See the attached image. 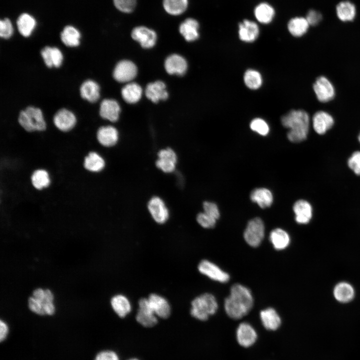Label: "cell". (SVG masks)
<instances>
[{"mask_svg":"<svg viewBox=\"0 0 360 360\" xmlns=\"http://www.w3.org/2000/svg\"><path fill=\"white\" fill-rule=\"evenodd\" d=\"M254 298L250 290L244 286L235 284L224 302V310L231 318L238 320L246 315L252 308Z\"/></svg>","mask_w":360,"mask_h":360,"instance_id":"cell-1","label":"cell"},{"mask_svg":"<svg viewBox=\"0 0 360 360\" xmlns=\"http://www.w3.org/2000/svg\"><path fill=\"white\" fill-rule=\"evenodd\" d=\"M282 124L288 129V140L293 143H300L306 140L310 131V117L302 110H292L280 118Z\"/></svg>","mask_w":360,"mask_h":360,"instance_id":"cell-2","label":"cell"},{"mask_svg":"<svg viewBox=\"0 0 360 360\" xmlns=\"http://www.w3.org/2000/svg\"><path fill=\"white\" fill-rule=\"evenodd\" d=\"M218 308L217 300L211 294L204 293L196 298L192 302L190 314L200 320H206L214 314Z\"/></svg>","mask_w":360,"mask_h":360,"instance_id":"cell-3","label":"cell"},{"mask_svg":"<svg viewBox=\"0 0 360 360\" xmlns=\"http://www.w3.org/2000/svg\"><path fill=\"white\" fill-rule=\"evenodd\" d=\"M18 122L28 132L44 131L46 128L41 110L32 106H28L20 112Z\"/></svg>","mask_w":360,"mask_h":360,"instance_id":"cell-4","label":"cell"},{"mask_svg":"<svg viewBox=\"0 0 360 360\" xmlns=\"http://www.w3.org/2000/svg\"><path fill=\"white\" fill-rule=\"evenodd\" d=\"M332 294L333 298L337 303L348 304L355 300L356 290L350 282L342 280L336 282L332 286Z\"/></svg>","mask_w":360,"mask_h":360,"instance_id":"cell-5","label":"cell"},{"mask_svg":"<svg viewBox=\"0 0 360 360\" xmlns=\"http://www.w3.org/2000/svg\"><path fill=\"white\" fill-rule=\"evenodd\" d=\"M264 236V225L259 218L250 220L244 232V238L246 242L250 246H259Z\"/></svg>","mask_w":360,"mask_h":360,"instance_id":"cell-6","label":"cell"},{"mask_svg":"<svg viewBox=\"0 0 360 360\" xmlns=\"http://www.w3.org/2000/svg\"><path fill=\"white\" fill-rule=\"evenodd\" d=\"M292 210L294 220L299 224L307 225L312 221L314 216V208L312 204L306 200L298 199L293 204Z\"/></svg>","mask_w":360,"mask_h":360,"instance_id":"cell-7","label":"cell"},{"mask_svg":"<svg viewBox=\"0 0 360 360\" xmlns=\"http://www.w3.org/2000/svg\"><path fill=\"white\" fill-rule=\"evenodd\" d=\"M136 320L140 324L147 328L152 327L157 324L158 316L152 309L148 298L140 300Z\"/></svg>","mask_w":360,"mask_h":360,"instance_id":"cell-8","label":"cell"},{"mask_svg":"<svg viewBox=\"0 0 360 360\" xmlns=\"http://www.w3.org/2000/svg\"><path fill=\"white\" fill-rule=\"evenodd\" d=\"M238 33L241 41L246 43H252L258 38L260 30L257 22L246 18L238 23Z\"/></svg>","mask_w":360,"mask_h":360,"instance_id":"cell-9","label":"cell"},{"mask_svg":"<svg viewBox=\"0 0 360 360\" xmlns=\"http://www.w3.org/2000/svg\"><path fill=\"white\" fill-rule=\"evenodd\" d=\"M198 270L202 274L220 282H227L230 278V275L227 272L208 260H202L198 266Z\"/></svg>","mask_w":360,"mask_h":360,"instance_id":"cell-10","label":"cell"},{"mask_svg":"<svg viewBox=\"0 0 360 360\" xmlns=\"http://www.w3.org/2000/svg\"><path fill=\"white\" fill-rule=\"evenodd\" d=\"M313 89L318 100L322 102H328L334 97V88L331 82L324 76L317 78L313 84Z\"/></svg>","mask_w":360,"mask_h":360,"instance_id":"cell-11","label":"cell"},{"mask_svg":"<svg viewBox=\"0 0 360 360\" xmlns=\"http://www.w3.org/2000/svg\"><path fill=\"white\" fill-rule=\"evenodd\" d=\"M137 74L136 66L132 62L123 60L118 62L114 68L113 76L120 82H128L132 80Z\"/></svg>","mask_w":360,"mask_h":360,"instance_id":"cell-12","label":"cell"},{"mask_svg":"<svg viewBox=\"0 0 360 360\" xmlns=\"http://www.w3.org/2000/svg\"><path fill=\"white\" fill-rule=\"evenodd\" d=\"M132 38L146 48L153 47L156 42V34L154 30L144 26L134 28L132 31Z\"/></svg>","mask_w":360,"mask_h":360,"instance_id":"cell-13","label":"cell"},{"mask_svg":"<svg viewBox=\"0 0 360 360\" xmlns=\"http://www.w3.org/2000/svg\"><path fill=\"white\" fill-rule=\"evenodd\" d=\"M53 122L59 130L66 132L74 128L76 122V118L72 112L62 108L56 112L53 118Z\"/></svg>","mask_w":360,"mask_h":360,"instance_id":"cell-14","label":"cell"},{"mask_svg":"<svg viewBox=\"0 0 360 360\" xmlns=\"http://www.w3.org/2000/svg\"><path fill=\"white\" fill-rule=\"evenodd\" d=\"M335 12L337 18L340 22H352L356 18L357 8L352 1L342 0L336 4Z\"/></svg>","mask_w":360,"mask_h":360,"instance_id":"cell-15","label":"cell"},{"mask_svg":"<svg viewBox=\"0 0 360 360\" xmlns=\"http://www.w3.org/2000/svg\"><path fill=\"white\" fill-rule=\"evenodd\" d=\"M312 128L314 132L320 136L325 134L334 125V120L328 113L318 111L314 115L312 119Z\"/></svg>","mask_w":360,"mask_h":360,"instance_id":"cell-16","label":"cell"},{"mask_svg":"<svg viewBox=\"0 0 360 360\" xmlns=\"http://www.w3.org/2000/svg\"><path fill=\"white\" fill-rule=\"evenodd\" d=\"M148 210L153 219L158 224L164 223L168 218V211L159 197L152 198L148 203Z\"/></svg>","mask_w":360,"mask_h":360,"instance_id":"cell-17","label":"cell"},{"mask_svg":"<svg viewBox=\"0 0 360 360\" xmlns=\"http://www.w3.org/2000/svg\"><path fill=\"white\" fill-rule=\"evenodd\" d=\"M158 158L156 162V166L164 172L174 171L176 163V155L170 148L160 150L158 153Z\"/></svg>","mask_w":360,"mask_h":360,"instance_id":"cell-18","label":"cell"},{"mask_svg":"<svg viewBox=\"0 0 360 360\" xmlns=\"http://www.w3.org/2000/svg\"><path fill=\"white\" fill-rule=\"evenodd\" d=\"M238 343L244 347H249L256 341L257 334L254 328L248 322H242L236 330Z\"/></svg>","mask_w":360,"mask_h":360,"instance_id":"cell-19","label":"cell"},{"mask_svg":"<svg viewBox=\"0 0 360 360\" xmlns=\"http://www.w3.org/2000/svg\"><path fill=\"white\" fill-rule=\"evenodd\" d=\"M254 16L256 21L262 24L271 23L276 15L274 8L270 4L263 2L256 6L254 9Z\"/></svg>","mask_w":360,"mask_h":360,"instance_id":"cell-20","label":"cell"},{"mask_svg":"<svg viewBox=\"0 0 360 360\" xmlns=\"http://www.w3.org/2000/svg\"><path fill=\"white\" fill-rule=\"evenodd\" d=\"M164 68L166 72L170 74L182 76L186 71L188 64L183 57L174 54L166 58L164 62Z\"/></svg>","mask_w":360,"mask_h":360,"instance_id":"cell-21","label":"cell"},{"mask_svg":"<svg viewBox=\"0 0 360 360\" xmlns=\"http://www.w3.org/2000/svg\"><path fill=\"white\" fill-rule=\"evenodd\" d=\"M148 300L156 315L162 318H168L171 312L168 300L164 297L155 294H150Z\"/></svg>","mask_w":360,"mask_h":360,"instance_id":"cell-22","label":"cell"},{"mask_svg":"<svg viewBox=\"0 0 360 360\" xmlns=\"http://www.w3.org/2000/svg\"><path fill=\"white\" fill-rule=\"evenodd\" d=\"M120 110V106L116 100L104 99L100 105V114L104 119L115 122L118 119Z\"/></svg>","mask_w":360,"mask_h":360,"instance_id":"cell-23","label":"cell"},{"mask_svg":"<svg viewBox=\"0 0 360 360\" xmlns=\"http://www.w3.org/2000/svg\"><path fill=\"white\" fill-rule=\"evenodd\" d=\"M166 88L164 82L158 80L147 85L145 94L148 98L156 103L160 100H166L168 98V93Z\"/></svg>","mask_w":360,"mask_h":360,"instance_id":"cell-24","label":"cell"},{"mask_svg":"<svg viewBox=\"0 0 360 360\" xmlns=\"http://www.w3.org/2000/svg\"><path fill=\"white\" fill-rule=\"evenodd\" d=\"M96 138L99 143L104 146L111 147L118 140V132L112 126H102L97 131Z\"/></svg>","mask_w":360,"mask_h":360,"instance_id":"cell-25","label":"cell"},{"mask_svg":"<svg viewBox=\"0 0 360 360\" xmlns=\"http://www.w3.org/2000/svg\"><path fill=\"white\" fill-rule=\"evenodd\" d=\"M199 23L196 20L188 18L180 24L179 30L186 41L192 42L199 38Z\"/></svg>","mask_w":360,"mask_h":360,"instance_id":"cell-26","label":"cell"},{"mask_svg":"<svg viewBox=\"0 0 360 360\" xmlns=\"http://www.w3.org/2000/svg\"><path fill=\"white\" fill-rule=\"evenodd\" d=\"M40 54L45 64L48 68H59L62 64L63 56L58 48L45 46L41 50Z\"/></svg>","mask_w":360,"mask_h":360,"instance_id":"cell-27","label":"cell"},{"mask_svg":"<svg viewBox=\"0 0 360 360\" xmlns=\"http://www.w3.org/2000/svg\"><path fill=\"white\" fill-rule=\"evenodd\" d=\"M306 18L296 16L290 18L287 23V28L289 33L295 38H300L304 35L310 28Z\"/></svg>","mask_w":360,"mask_h":360,"instance_id":"cell-28","label":"cell"},{"mask_svg":"<svg viewBox=\"0 0 360 360\" xmlns=\"http://www.w3.org/2000/svg\"><path fill=\"white\" fill-rule=\"evenodd\" d=\"M80 90L81 97L91 103L96 102L100 98V86L93 80H85L81 84Z\"/></svg>","mask_w":360,"mask_h":360,"instance_id":"cell-29","label":"cell"},{"mask_svg":"<svg viewBox=\"0 0 360 360\" xmlns=\"http://www.w3.org/2000/svg\"><path fill=\"white\" fill-rule=\"evenodd\" d=\"M260 318L264 326L268 330H277L281 324V319L276 311L268 308L260 312Z\"/></svg>","mask_w":360,"mask_h":360,"instance_id":"cell-30","label":"cell"},{"mask_svg":"<svg viewBox=\"0 0 360 360\" xmlns=\"http://www.w3.org/2000/svg\"><path fill=\"white\" fill-rule=\"evenodd\" d=\"M16 25L20 34L24 37H28L35 29L36 21L32 16L24 12L18 16Z\"/></svg>","mask_w":360,"mask_h":360,"instance_id":"cell-31","label":"cell"},{"mask_svg":"<svg viewBox=\"0 0 360 360\" xmlns=\"http://www.w3.org/2000/svg\"><path fill=\"white\" fill-rule=\"evenodd\" d=\"M270 240L276 250H282L290 244V238L288 234L280 228L273 230L270 234Z\"/></svg>","mask_w":360,"mask_h":360,"instance_id":"cell-32","label":"cell"},{"mask_svg":"<svg viewBox=\"0 0 360 360\" xmlns=\"http://www.w3.org/2000/svg\"><path fill=\"white\" fill-rule=\"evenodd\" d=\"M250 198L252 201L256 202L262 208L270 206L273 202L272 192L266 188L254 189L252 192Z\"/></svg>","mask_w":360,"mask_h":360,"instance_id":"cell-33","label":"cell"},{"mask_svg":"<svg viewBox=\"0 0 360 360\" xmlns=\"http://www.w3.org/2000/svg\"><path fill=\"white\" fill-rule=\"evenodd\" d=\"M81 34L80 31L71 25L66 26L60 33L62 42L67 46L76 47L80 44Z\"/></svg>","mask_w":360,"mask_h":360,"instance_id":"cell-34","label":"cell"},{"mask_svg":"<svg viewBox=\"0 0 360 360\" xmlns=\"http://www.w3.org/2000/svg\"><path fill=\"white\" fill-rule=\"evenodd\" d=\"M113 310L120 318L126 316L131 311V305L128 298L122 294L113 296L110 301Z\"/></svg>","mask_w":360,"mask_h":360,"instance_id":"cell-35","label":"cell"},{"mask_svg":"<svg viewBox=\"0 0 360 360\" xmlns=\"http://www.w3.org/2000/svg\"><path fill=\"white\" fill-rule=\"evenodd\" d=\"M142 88L136 83L130 82L126 84L122 90L124 100L130 104L138 102L142 97Z\"/></svg>","mask_w":360,"mask_h":360,"instance_id":"cell-36","label":"cell"},{"mask_svg":"<svg viewBox=\"0 0 360 360\" xmlns=\"http://www.w3.org/2000/svg\"><path fill=\"white\" fill-rule=\"evenodd\" d=\"M84 166L87 170L90 172H100L104 169L105 162L97 152H91L84 158Z\"/></svg>","mask_w":360,"mask_h":360,"instance_id":"cell-37","label":"cell"},{"mask_svg":"<svg viewBox=\"0 0 360 360\" xmlns=\"http://www.w3.org/2000/svg\"><path fill=\"white\" fill-rule=\"evenodd\" d=\"M243 80L245 86L251 90L259 89L263 84L260 72L252 68L248 69L244 72Z\"/></svg>","mask_w":360,"mask_h":360,"instance_id":"cell-38","label":"cell"},{"mask_svg":"<svg viewBox=\"0 0 360 360\" xmlns=\"http://www.w3.org/2000/svg\"><path fill=\"white\" fill-rule=\"evenodd\" d=\"M166 12L170 15L178 16L184 12L188 6V0H163Z\"/></svg>","mask_w":360,"mask_h":360,"instance_id":"cell-39","label":"cell"},{"mask_svg":"<svg viewBox=\"0 0 360 360\" xmlns=\"http://www.w3.org/2000/svg\"><path fill=\"white\" fill-rule=\"evenodd\" d=\"M31 182L35 188L42 190L48 186L50 180L47 171L44 169H38L33 172L31 176Z\"/></svg>","mask_w":360,"mask_h":360,"instance_id":"cell-40","label":"cell"},{"mask_svg":"<svg viewBox=\"0 0 360 360\" xmlns=\"http://www.w3.org/2000/svg\"><path fill=\"white\" fill-rule=\"evenodd\" d=\"M250 128L258 134L266 136L270 132V126L268 122L263 118H256L252 119L250 124Z\"/></svg>","mask_w":360,"mask_h":360,"instance_id":"cell-41","label":"cell"},{"mask_svg":"<svg viewBox=\"0 0 360 360\" xmlns=\"http://www.w3.org/2000/svg\"><path fill=\"white\" fill-rule=\"evenodd\" d=\"M310 26L319 25L324 20V15L321 11L316 8L309 9L304 16Z\"/></svg>","mask_w":360,"mask_h":360,"instance_id":"cell-42","label":"cell"},{"mask_svg":"<svg viewBox=\"0 0 360 360\" xmlns=\"http://www.w3.org/2000/svg\"><path fill=\"white\" fill-rule=\"evenodd\" d=\"M348 168L353 173L360 176V150L354 152L347 160Z\"/></svg>","mask_w":360,"mask_h":360,"instance_id":"cell-43","label":"cell"},{"mask_svg":"<svg viewBox=\"0 0 360 360\" xmlns=\"http://www.w3.org/2000/svg\"><path fill=\"white\" fill-rule=\"evenodd\" d=\"M114 5L120 11L130 13L135 8L136 0H113Z\"/></svg>","mask_w":360,"mask_h":360,"instance_id":"cell-44","label":"cell"},{"mask_svg":"<svg viewBox=\"0 0 360 360\" xmlns=\"http://www.w3.org/2000/svg\"><path fill=\"white\" fill-rule=\"evenodd\" d=\"M14 32V28L10 20L4 18L0 22V36L2 38L8 39L10 38Z\"/></svg>","mask_w":360,"mask_h":360,"instance_id":"cell-45","label":"cell"},{"mask_svg":"<svg viewBox=\"0 0 360 360\" xmlns=\"http://www.w3.org/2000/svg\"><path fill=\"white\" fill-rule=\"evenodd\" d=\"M196 220L200 225L206 228H213L216 222V220L204 212H200L197 215Z\"/></svg>","mask_w":360,"mask_h":360,"instance_id":"cell-46","label":"cell"},{"mask_svg":"<svg viewBox=\"0 0 360 360\" xmlns=\"http://www.w3.org/2000/svg\"><path fill=\"white\" fill-rule=\"evenodd\" d=\"M28 306L32 312L37 314L46 315L43 308V303L32 296L29 297L28 299Z\"/></svg>","mask_w":360,"mask_h":360,"instance_id":"cell-47","label":"cell"},{"mask_svg":"<svg viewBox=\"0 0 360 360\" xmlns=\"http://www.w3.org/2000/svg\"><path fill=\"white\" fill-rule=\"evenodd\" d=\"M203 208L205 213L214 219L217 220L220 218L219 210L216 204L210 202H204L203 204Z\"/></svg>","mask_w":360,"mask_h":360,"instance_id":"cell-48","label":"cell"},{"mask_svg":"<svg viewBox=\"0 0 360 360\" xmlns=\"http://www.w3.org/2000/svg\"><path fill=\"white\" fill-rule=\"evenodd\" d=\"M94 360H120L118 355L112 350H104L96 356Z\"/></svg>","mask_w":360,"mask_h":360,"instance_id":"cell-49","label":"cell"},{"mask_svg":"<svg viewBox=\"0 0 360 360\" xmlns=\"http://www.w3.org/2000/svg\"><path fill=\"white\" fill-rule=\"evenodd\" d=\"M43 308L46 314L52 316L55 312V307L52 301H44Z\"/></svg>","mask_w":360,"mask_h":360,"instance_id":"cell-50","label":"cell"},{"mask_svg":"<svg viewBox=\"0 0 360 360\" xmlns=\"http://www.w3.org/2000/svg\"><path fill=\"white\" fill-rule=\"evenodd\" d=\"M8 333V327L2 320L0 321V340L2 342L6 340Z\"/></svg>","mask_w":360,"mask_h":360,"instance_id":"cell-51","label":"cell"},{"mask_svg":"<svg viewBox=\"0 0 360 360\" xmlns=\"http://www.w3.org/2000/svg\"><path fill=\"white\" fill-rule=\"evenodd\" d=\"M32 296L36 299L42 302L44 304L45 301V292L44 290L42 288H38L35 289L32 292Z\"/></svg>","mask_w":360,"mask_h":360,"instance_id":"cell-52","label":"cell"},{"mask_svg":"<svg viewBox=\"0 0 360 360\" xmlns=\"http://www.w3.org/2000/svg\"><path fill=\"white\" fill-rule=\"evenodd\" d=\"M358 140L360 144V132H359L358 136Z\"/></svg>","mask_w":360,"mask_h":360,"instance_id":"cell-53","label":"cell"},{"mask_svg":"<svg viewBox=\"0 0 360 360\" xmlns=\"http://www.w3.org/2000/svg\"><path fill=\"white\" fill-rule=\"evenodd\" d=\"M127 360H139L138 359V358H130V359Z\"/></svg>","mask_w":360,"mask_h":360,"instance_id":"cell-54","label":"cell"}]
</instances>
